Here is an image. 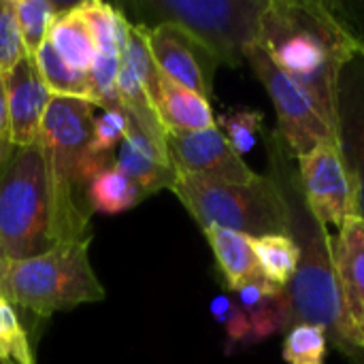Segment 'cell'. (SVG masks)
Returning a JSON list of instances; mask_svg holds the SVG:
<instances>
[{
    "label": "cell",
    "mask_w": 364,
    "mask_h": 364,
    "mask_svg": "<svg viewBox=\"0 0 364 364\" xmlns=\"http://www.w3.org/2000/svg\"><path fill=\"white\" fill-rule=\"evenodd\" d=\"M85 200H87L90 211L117 215L143 203L145 194L113 164L90 181Z\"/></svg>",
    "instance_id": "19"
},
{
    "label": "cell",
    "mask_w": 364,
    "mask_h": 364,
    "mask_svg": "<svg viewBox=\"0 0 364 364\" xmlns=\"http://www.w3.org/2000/svg\"><path fill=\"white\" fill-rule=\"evenodd\" d=\"M77 6L90 26L92 38L96 45V53L119 58L128 43L130 28H132L128 17L113 4H107L100 0L79 2Z\"/></svg>",
    "instance_id": "20"
},
{
    "label": "cell",
    "mask_w": 364,
    "mask_h": 364,
    "mask_svg": "<svg viewBox=\"0 0 364 364\" xmlns=\"http://www.w3.org/2000/svg\"><path fill=\"white\" fill-rule=\"evenodd\" d=\"M171 192L203 230L218 226L252 239L286 235L284 203L269 175H258L252 183L243 186L207 183L188 175H177Z\"/></svg>",
    "instance_id": "6"
},
{
    "label": "cell",
    "mask_w": 364,
    "mask_h": 364,
    "mask_svg": "<svg viewBox=\"0 0 364 364\" xmlns=\"http://www.w3.org/2000/svg\"><path fill=\"white\" fill-rule=\"evenodd\" d=\"M90 85H92V100L96 107L109 109L119 107L117 98V75H119V58L115 55H100L96 53L90 70Z\"/></svg>",
    "instance_id": "28"
},
{
    "label": "cell",
    "mask_w": 364,
    "mask_h": 364,
    "mask_svg": "<svg viewBox=\"0 0 364 364\" xmlns=\"http://www.w3.org/2000/svg\"><path fill=\"white\" fill-rule=\"evenodd\" d=\"M115 166L145 194V198L164 188L171 190L177 179L166 145L151 141L132 122H128V132L115 149Z\"/></svg>",
    "instance_id": "15"
},
{
    "label": "cell",
    "mask_w": 364,
    "mask_h": 364,
    "mask_svg": "<svg viewBox=\"0 0 364 364\" xmlns=\"http://www.w3.org/2000/svg\"><path fill=\"white\" fill-rule=\"evenodd\" d=\"M0 356L9 364H36L28 333L23 331L13 305L2 296H0Z\"/></svg>",
    "instance_id": "26"
},
{
    "label": "cell",
    "mask_w": 364,
    "mask_h": 364,
    "mask_svg": "<svg viewBox=\"0 0 364 364\" xmlns=\"http://www.w3.org/2000/svg\"><path fill=\"white\" fill-rule=\"evenodd\" d=\"M337 143L358 190V215L364 220V51L341 70L337 85Z\"/></svg>",
    "instance_id": "12"
},
{
    "label": "cell",
    "mask_w": 364,
    "mask_h": 364,
    "mask_svg": "<svg viewBox=\"0 0 364 364\" xmlns=\"http://www.w3.org/2000/svg\"><path fill=\"white\" fill-rule=\"evenodd\" d=\"M245 62L252 66L273 100L279 122L277 134L282 136L292 158H301L316 147L337 143L335 128L316 111L307 94L271 62V58L258 43L247 49Z\"/></svg>",
    "instance_id": "8"
},
{
    "label": "cell",
    "mask_w": 364,
    "mask_h": 364,
    "mask_svg": "<svg viewBox=\"0 0 364 364\" xmlns=\"http://www.w3.org/2000/svg\"><path fill=\"white\" fill-rule=\"evenodd\" d=\"M17 26L26 45L28 55L34 58L38 47L47 41L51 21L64 11L60 4L49 0H13Z\"/></svg>",
    "instance_id": "23"
},
{
    "label": "cell",
    "mask_w": 364,
    "mask_h": 364,
    "mask_svg": "<svg viewBox=\"0 0 364 364\" xmlns=\"http://www.w3.org/2000/svg\"><path fill=\"white\" fill-rule=\"evenodd\" d=\"M158 117L166 132H198L218 126L211 102L158 70V90L154 98Z\"/></svg>",
    "instance_id": "16"
},
{
    "label": "cell",
    "mask_w": 364,
    "mask_h": 364,
    "mask_svg": "<svg viewBox=\"0 0 364 364\" xmlns=\"http://www.w3.org/2000/svg\"><path fill=\"white\" fill-rule=\"evenodd\" d=\"M166 149L177 175L230 186L252 183L258 177L218 126L198 132H166Z\"/></svg>",
    "instance_id": "10"
},
{
    "label": "cell",
    "mask_w": 364,
    "mask_h": 364,
    "mask_svg": "<svg viewBox=\"0 0 364 364\" xmlns=\"http://www.w3.org/2000/svg\"><path fill=\"white\" fill-rule=\"evenodd\" d=\"M94 109L96 105L90 100L51 96L41 122L38 145L45 156L51 192L55 245L90 237V211L83 207V198L90 186L85 162L96 117Z\"/></svg>",
    "instance_id": "3"
},
{
    "label": "cell",
    "mask_w": 364,
    "mask_h": 364,
    "mask_svg": "<svg viewBox=\"0 0 364 364\" xmlns=\"http://www.w3.org/2000/svg\"><path fill=\"white\" fill-rule=\"evenodd\" d=\"M92 239L58 243L51 250L0 264V296L43 318L105 299L90 262Z\"/></svg>",
    "instance_id": "4"
},
{
    "label": "cell",
    "mask_w": 364,
    "mask_h": 364,
    "mask_svg": "<svg viewBox=\"0 0 364 364\" xmlns=\"http://www.w3.org/2000/svg\"><path fill=\"white\" fill-rule=\"evenodd\" d=\"M0 364H9V363H4V360H2V356H0Z\"/></svg>",
    "instance_id": "33"
},
{
    "label": "cell",
    "mask_w": 364,
    "mask_h": 364,
    "mask_svg": "<svg viewBox=\"0 0 364 364\" xmlns=\"http://www.w3.org/2000/svg\"><path fill=\"white\" fill-rule=\"evenodd\" d=\"M267 158H269V177L275 181L284 211H286V235L299 250V267L294 279L284 290L290 328L296 324H316L326 331V337L333 339L335 348L343 352L354 364H363V350L354 348L348 335L333 250L326 226L314 215L307 205L299 166L286 149L277 132L264 136Z\"/></svg>",
    "instance_id": "1"
},
{
    "label": "cell",
    "mask_w": 364,
    "mask_h": 364,
    "mask_svg": "<svg viewBox=\"0 0 364 364\" xmlns=\"http://www.w3.org/2000/svg\"><path fill=\"white\" fill-rule=\"evenodd\" d=\"M218 128H224V136L232 145V149L243 156L250 154L258 141V134L264 126V115L254 109H230L215 119Z\"/></svg>",
    "instance_id": "25"
},
{
    "label": "cell",
    "mask_w": 364,
    "mask_h": 364,
    "mask_svg": "<svg viewBox=\"0 0 364 364\" xmlns=\"http://www.w3.org/2000/svg\"><path fill=\"white\" fill-rule=\"evenodd\" d=\"M145 26V23H143ZM149 53L162 75L175 83L194 90L207 100L213 96V77L220 60L192 32L177 23L145 26Z\"/></svg>",
    "instance_id": "11"
},
{
    "label": "cell",
    "mask_w": 364,
    "mask_h": 364,
    "mask_svg": "<svg viewBox=\"0 0 364 364\" xmlns=\"http://www.w3.org/2000/svg\"><path fill=\"white\" fill-rule=\"evenodd\" d=\"M4 90H6L13 145L15 147L34 145L38 141L41 122L51 100V94L43 83L32 55H26L4 75Z\"/></svg>",
    "instance_id": "14"
},
{
    "label": "cell",
    "mask_w": 364,
    "mask_h": 364,
    "mask_svg": "<svg viewBox=\"0 0 364 364\" xmlns=\"http://www.w3.org/2000/svg\"><path fill=\"white\" fill-rule=\"evenodd\" d=\"M296 166L307 205L324 226L341 228L348 218L358 215L356 181L346 166L339 143L316 147L296 158Z\"/></svg>",
    "instance_id": "9"
},
{
    "label": "cell",
    "mask_w": 364,
    "mask_h": 364,
    "mask_svg": "<svg viewBox=\"0 0 364 364\" xmlns=\"http://www.w3.org/2000/svg\"><path fill=\"white\" fill-rule=\"evenodd\" d=\"M328 350L326 331L316 324H296L284 341V360L288 364H324Z\"/></svg>",
    "instance_id": "24"
},
{
    "label": "cell",
    "mask_w": 364,
    "mask_h": 364,
    "mask_svg": "<svg viewBox=\"0 0 364 364\" xmlns=\"http://www.w3.org/2000/svg\"><path fill=\"white\" fill-rule=\"evenodd\" d=\"M269 0H134L132 9L156 23H177L203 41L220 64L239 68L258 43ZM149 28V26H147Z\"/></svg>",
    "instance_id": "7"
},
{
    "label": "cell",
    "mask_w": 364,
    "mask_h": 364,
    "mask_svg": "<svg viewBox=\"0 0 364 364\" xmlns=\"http://www.w3.org/2000/svg\"><path fill=\"white\" fill-rule=\"evenodd\" d=\"M47 41L62 55V60L68 62L73 68H77L81 73L90 70V66L96 58V45H94L90 26L83 19L77 4L70 9H64L51 21Z\"/></svg>",
    "instance_id": "18"
},
{
    "label": "cell",
    "mask_w": 364,
    "mask_h": 364,
    "mask_svg": "<svg viewBox=\"0 0 364 364\" xmlns=\"http://www.w3.org/2000/svg\"><path fill=\"white\" fill-rule=\"evenodd\" d=\"M258 45L335 128L339 75L358 53V45L331 4L322 0H269Z\"/></svg>",
    "instance_id": "2"
},
{
    "label": "cell",
    "mask_w": 364,
    "mask_h": 364,
    "mask_svg": "<svg viewBox=\"0 0 364 364\" xmlns=\"http://www.w3.org/2000/svg\"><path fill=\"white\" fill-rule=\"evenodd\" d=\"M350 341L364 352V220L352 215L331 241Z\"/></svg>",
    "instance_id": "13"
},
{
    "label": "cell",
    "mask_w": 364,
    "mask_h": 364,
    "mask_svg": "<svg viewBox=\"0 0 364 364\" xmlns=\"http://www.w3.org/2000/svg\"><path fill=\"white\" fill-rule=\"evenodd\" d=\"M0 245L6 260L32 258L55 245L51 192L38 141L15 147L0 166Z\"/></svg>",
    "instance_id": "5"
},
{
    "label": "cell",
    "mask_w": 364,
    "mask_h": 364,
    "mask_svg": "<svg viewBox=\"0 0 364 364\" xmlns=\"http://www.w3.org/2000/svg\"><path fill=\"white\" fill-rule=\"evenodd\" d=\"M252 245L264 277L286 290L299 267V250L292 239L286 235H269L254 239Z\"/></svg>",
    "instance_id": "22"
},
{
    "label": "cell",
    "mask_w": 364,
    "mask_h": 364,
    "mask_svg": "<svg viewBox=\"0 0 364 364\" xmlns=\"http://www.w3.org/2000/svg\"><path fill=\"white\" fill-rule=\"evenodd\" d=\"M36 68L41 73V79L45 87L49 90L51 96H62V98H81V100H92V85H90V75L73 68L68 62L62 60V55L53 49L49 41H45L38 51L34 53Z\"/></svg>",
    "instance_id": "21"
},
{
    "label": "cell",
    "mask_w": 364,
    "mask_h": 364,
    "mask_svg": "<svg viewBox=\"0 0 364 364\" xmlns=\"http://www.w3.org/2000/svg\"><path fill=\"white\" fill-rule=\"evenodd\" d=\"M4 260H6V258H4V252H2V245H0V264H2Z\"/></svg>",
    "instance_id": "32"
},
{
    "label": "cell",
    "mask_w": 364,
    "mask_h": 364,
    "mask_svg": "<svg viewBox=\"0 0 364 364\" xmlns=\"http://www.w3.org/2000/svg\"><path fill=\"white\" fill-rule=\"evenodd\" d=\"M28 55L13 0H0V75H6L17 62Z\"/></svg>",
    "instance_id": "29"
},
{
    "label": "cell",
    "mask_w": 364,
    "mask_h": 364,
    "mask_svg": "<svg viewBox=\"0 0 364 364\" xmlns=\"http://www.w3.org/2000/svg\"><path fill=\"white\" fill-rule=\"evenodd\" d=\"M215 320H218V324H222L226 328L228 352L237 343H252V324H250V318H247V314L237 303H232V307L226 314L218 316Z\"/></svg>",
    "instance_id": "30"
},
{
    "label": "cell",
    "mask_w": 364,
    "mask_h": 364,
    "mask_svg": "<svg viewBox=\"0 0 364 364\" xmlns=\"http://www.w3.org/2000/svg\"><path fill=\"white\" fill-rule=\"evenodd\" d=\"M203 232L213 250L218 269L224 275L226 286L232 292H239L247 284H271L260 271L258 258L254 254L252 237L235 232V230L218 228V226H209Z\"/></svg>",
    "instance_id": "17"
},
{
    "label": "cell",
    "mask_w": 364,
    "mask_h": 364,
    "mask_svg": "<svg viewBox=\"0 0 364 364\" xmlns=\"http://www.w3.org/2000/svg\"><path fill=\"white\" fill-rule=\"evenodd\" d=\"M128 122L130 119L122 107L102 109V113L94 117L90 151L96 156H115V149L128 132Z\"/></svg>",
    "instance_id": "27"
},
{
    "label": "cell",
    "mask_w": 364,
    "mask_h": 364,
    "mask_svg": "<svg viewBox=\"0 0 364 364\" xmlns=\"http://www.w3.org/2000/svg\"><path fill=\"white\" fill-rule=\"evenodd\" d=\"M13 134H11V117L6 105V90H4V75H0V166L13 154Z\"/></svg>",
    "instance_id": "31"
}]
</instances>
